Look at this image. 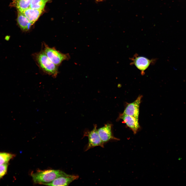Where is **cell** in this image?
Returning <instances> with one entry per match:
<instances>
[{
  "instance_id": "15",
  "label": "cell",
  "mask_w": 186,
  "mask_h": 186,
  "mask_svg": "<svg viewBox=\"0 0 186 186\" xmlns=\"http://www.w3.org/2000/svg\"><path fill=\"white\" fill-rule=\"evenodd\" d=\"M9 162L0 165V181L7 173Z\"/></svg>"
},
{
  "instance_id": "11",
  "label": "cell",
  "mask_w": 186,
  "mask_h": 186,
  "mask_svg": "<svg viewBox=\"0 0 186 186\" xmlns=\"http://www.w3.org/2000/svg\"><path fill=\"white\" fill-rule=\"evenodd\" d=\"M17 21L20 28L23 31H27L29 30L33 25L22 12L19 11Z\"/></svg>"
},
{
  "instance_id": "3",
  "label": "cell",
  "mask_w": 186,
  "mask_h": 186,
  "mask_svg": "<svg viewBox=\"0 0 186 186\" xmlns=\"http://www.w3.org/2000/svg\"><path fill=\"white\" fill-rule=\"evenodd\" d=\"M44 51L50 60L57 66L59 65L64 60L70 58L68 54H64L57 50L54 48H50L45 44Z\"/></svg>"
},
{
  "instance_id": "4",
  "label": "cell",
  "mask_w": 186,
  "mask_h": 186,
  "mask_svg": "<svg viewBox=\"0 0 186 186\" xmlns=\"http://www.w3.org/2000/svg\"><path fill=\"white\" fill-rule=\"evenodd\" d=\"M97 126L95 125L93 129L91 131H87L84 133V136L88 137V142L85 151L96 146H99L104 147V143L103 142L98 133Z\"/></svg>"
},
{
  "instance_id": "12",
  "label": "cell",
  "mask_w": 186,
  "mask_h": 186,
  "mask_svg": "<svg viewBox=\"0 0 186 186\" xmlns=\"http://www.w3.org/2000/svg\"><path fill=\"white\" fill-rule=\"evenodd\" d=\"M32 0H14V4L18 11L22 12L30 7Z\"/></svg>"
},
{
  "instance_id": "5",
  "label": "cell",
  "mask_w": 186,
  "mask_h": 186,
  "mask_svg": "<svg viewBox=\"0 0 186 186\" xmlns=\"http://www.w3.org/2000/svg\"><path fill=\"white\" fill-rule=\"evenodd\" d=\"M131 64L134 65L137 68L141 71L142 74L149 66L154 61V60L150 59L145 57L139 56L135 54L131 58Z\"/></svg>"
},
{
  "instance_id": "16",
  "label": "cell",
  "mask_w": 186,
  "mask_h": 186,
  "mask_svg": "<svg viewBox=\"0 0 186 186\" xmlns=\"http://www.w3.org/2000/svg\"><path fill=\"white\" fill-rule=\"evenodd\" d=\"M96 0L98 2H100V1H103V0Z\"/></svg>"
},
{
  "instance_id": "14",
  "label": "cell",
  "mask_w": 186,
  "mask_h": 186,
  "mask_svg": "<svg viewBox=\"0 0 186 186\" xmlns=\"http://www.w3.org/2000/svg\"><path fill=\"white\" fill-rule=\"evenodd\" d=\"M16 155L12 153L5 152H0V165L9 162Z\"/></svg>"
},
{
  "instance_id": "10",
  "label": "cell",
  "mask_w": 186,
  "mask_h": 186,
  "mask_svg": "<svg viewBox=\"0 0 186 186\" xmlns=\"http://www.w3.org/2000/svg\"><path fill=\"white\" fill-rule=\"evenodd\" d=\"M43 11L29 7L21 12L33 25L39 18Z\"/></svg>"
},
{
  "instance_id": "2",
  "label": "cell",
  "mask_w": 186,
  "mask_h": 186,
  "mask_svg": "<svg viewBox=\"0 0 186 186\" xmlns=\"http://www.w3.org/2000/svg\"><path fill=\"white\" fill-rule=\"evenodd\" d=\"M35 58L38 64L44 72L53 76H56L58 73L57 66L50 60L44 51L37 54Z\"/></svg>"
},
{
  "instance_id": "1",
  "label": "cell",
  "mask_w": 186,
  "mask_h": 186,
  "mask_svg": "<svg viewBox=\"0 0 186 186\" xmlns=\"http://www.w3.org/2000/svg\"><path fill=\"white\" fill-rule=\"evenodd\" d=\"M67 174L59 170H38L35 172H32L31 175L34 183L43 185L50 182L58 177L66 175Z\"/></svg>"
},
{
  "instance_id": "6",
  "label": "cell",
  "mask_w": 186,
  "mask_h": 186,
  "mask_svg": "<svg viewBox=\"0 0 186 186\" xmlns=\"http://www.w3.org/2000/svg\"><path fill=\"white\" fill-rule=\"evenodd\" d=\"M79 177L78 175L67 174L66 175L57 178L51 182L43 185L48 186H68L73 181L78 179Z\"/></svg>"
},
{
  "instance_id": "9",
  "label": "cell",
  "mask_w": 186,
  "mask_h": 186,
  "mask_svg": "<svg viewBox=\"0 0 186 186\" xmlns=\"http://www.w3.org/2000/svg\"><path fill=\"white\" fill-rule=\"evenodd\" d=\"M120 118L122 119L127 126L133 131L134 134L136 133L140 128L138 119L123 113L121 114Z\"/></svg>"
},
{
  "instance_id": "8",
  "label": "cell",
  "mask_w": 186,
  "mask_h": 186,
  "mask_svg": "<svg viewBox=\"0 0 186 186\" xmlns=\"http://www.w3.org/2000/svg\"><path fill=\"white\" fill-rule=\"evenodd\" d=\"M141 98V96H139L134 102L128 104L123 113L138 119L139 107Z\"/></svg>"
},
{
  "instance_id": "7",
  "label": "cell",
  "mask_w": 186,
  "mask_h": 186,
  "mask_svg": "<svg viewBox=\"0 0 186 186\" xmlns=\"http://www.w3.org/2000/svg\"><path fill=\"white\" fill-rule=\"evenodd\" d=\"M97 130L100 138L104 143L111 140H119L113 136L112 130V125L111 124H106Z\"/></svg>"
},
{
  "instance_id": "13",
  "label": "cell",
  "mask_w": 186,
  "mask_h": 186,
  "mask_svg": "<svg viewBox=\"0 0 186 186\" xmlns=\"http://www.w3.org/2000/svg\"><path fill=\"white\" fill-rule=\"evenodd\" d=\"M49 0H32L30 7L31 8L43 10L47 3Z\"/></svg>"
}]
</instances>
